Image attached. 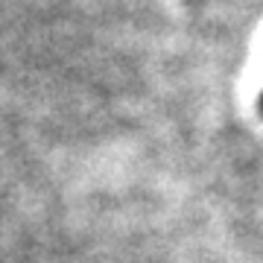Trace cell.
I'll return each instance as SVG.
<instances>
[{
	"instance_id": "1",
	"label": "cell",
	"mask_w": 263,
	"mask_h": 263,
	"mask_svg": "<svg viewBox=\"0 0 263 263\" xmlns=\"http://www.w3.org/2000/svg\"><path fill=\"white\" fill-rule=\"evenodd\" d=\"M260 105H263V97H260Z\"/></svg>"
}]
</instances>
